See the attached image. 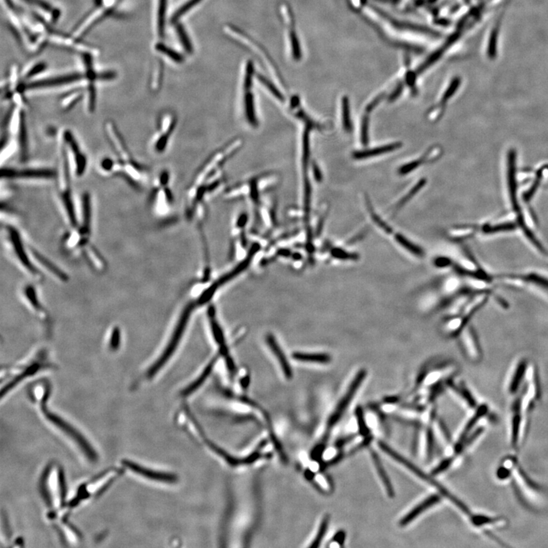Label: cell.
Wrapping results in <instances>:
<instances>
[{
    "label": "cell",
    "instance_id": "cell-1",
    "mask_svg": "<svg viewBox=\"0 0 548 548\" xmlns=\"http://www.w3.org/2000/svg\"><path fill=\"white\" fill-rule=\"evenodd\" d=\"M40 490L47 506L49 509L48 519L57 522L58 525L65 522L67 516L66 487L63 470L57 464H49L42 474L40 481Z\"/></svg>",
    "mask_w": 548,
    "mask_h": 548
},
{
    "label": "cell",
    "instance_id": "cell-2",
    "mask_svg": "<svg viewBox=\"0 0 548 548\" xmlns=\"http://www.w3.org/2000/svg\"><path fill=\"white\" fill-rule=\"evenodd\" d=\"M55 367L56 365L52 362L48 351L45 349H38L21 363L5 368V376H2V379L5 380V385L2 386L1 396L5 397V395L28 378Z\"/></svg>",
    "mask_w": 548,
    "mask_h": 548
},
{
    "label": "cell",
    "instance_id": "cell-3",
    "mask_svg": "<svg viewBox=\"0 0 548 548\" xmlns=\"http://www.w3.org/2000/svg\"><path fill=\"white\" fill-rule=\"evenodd\" d=\"M57 157L56 180L58 195L71 229H76L79 226V221L75 209L71 183V175L73 169L71 167L66 146L61 138L58 147Z\"/></svg>",
    "mask_w": 548,
    "mask_h": 548
},
{
    "label": "cell",
    "instance_id": "cell-4",
    "mask_svg": "<svg viewBox=\"0 0 548 548\" xmlns=\"http://www.w3.org/2000/svg\"><path fill=\"white\" fill-rule=\"evenodd\" d=\"M48 400H45L35 404L36 407L39 408L40 411L45 418L61 433H63L65 436H67L69 440H72L89 461H97V453L86 438H85L84 436L81 434L80 432L78 431L74 426L68 423L63 417H61L56 413H53L51 410H48Z\"/></svg>",
    "mask_w": 548,
    "mask_h": 548
},
{
    "label": "cell",
    "instance_id": "cell-5",
    "mask_svg": "<svg viewBox=\"0 0 548 548\" xmlns=\"http://www.w3.org/2000/svg\"><path fill=\"white\" fill-rule=\"evenodd\" d=\"M195 303L191 302L187 304L186 307L183 310L178 320V324L175 326L172 335L167 344L165 349L161 352V355L157 358L156 360L151 363L149 367L144 372V379L147 380H151L155 375L160 372L162 368L166 365L167 362L172 357L175 350L178 348V344L182 338L183 334L185 333L188 325V321L191 318L193 310L195 308Z\"/></svg>",
    "mask_w": 548,
    "mask_h": 548
},
{
    "label": "cell",
    "instance_id": "cell-6",
    "mask_svg": "<svg viewBox=\"0 0 548 548\" xmlns=\"http://www.w3.org/2000/svg\"><path fill=\"white\" fill-rule=\"evenodd\" d=\"M121 474V468H111L82 484L78 487L75 495L68 500L69 512L81 503L101 495Z\"/></svg>",
    "mask_w": 548,
    "mask_h": 548
},
{
    "label": "cell",
    "instance_id": "cell-7",
    "mask_svg": "<svg viewBox=\"0 0 548 548\" xmlns=\"http://www.w3.org/2000/svg\"><path fill=\"white\" fill-rule=\"evenodd\" d=\"M4 234L10 253L16 260L19 267L32 278L37 280L41 278L42 274L31 259L19 231L11 225H5L4 226Z\"/></svg>",
    "mask_w": 548,
    "mask_h": 548
},
{
    "label": "cell",
    "instance_id": "cell-8",
    "mask_svg": "<svg viewBox=\"0 0 548 548\" xmlns=\"http://www.w3.org/2000/svg\"><path fill=\"white\" fill-rule=\"evenodd\" d=\"M379 446L381 449H382L384 452L386 453L388 455L390 456L391 458H393L395 461H397L398 462L404 466L405 468H407L409 471L416 474L417 477L421 478L423 481L429 483V484H431V485L434 486L436 489L440 491L442 495L444 496L448 500L451 501L453 504H454L456 506L458 507L460 510L463 511L465 509L467 505H466L462 501L460 500L458 498H457L455 496L451 494L448 490H446L444 487H443V486L440 484V483L437 482L434 478H433V477L429 475V474H426L424 471H422L420 468H419L417 465H415L411 461H409L407 458H405L403 456L400 455L399 453L395 451L393 448L389 447L386 443H383V442H379Z\"/></svg>",
    "mask_w": 548,
    "mask_h": 548
},
{
    "label": "cell",
    "instance_id": "cell-9",
    "mask_svg": "<svg viewBox=\"0 0 548 548\" xmlns=\"http://www.w3.org/2000/svg\"><path fill=\"white\" fill-rule=\"evenodd\" d=\"M25 114L22 107L14 106L6 118L7 129L18 144V153L21 161L25 162L28 158V141L27 134Z\"/></svg>",
    "mask_w": 548,
    "mask_h": 548
},
{
    "label": "cell",
    "instance_id": "cell-10",
    "mask_svg": "<svg viewBox=\"0 0 548 548\" xmlns=\"http://www.w3.org/2000/svg\"><path fill=\"white\" fill-rule=\"evenodd\" d=\"M104 134L107 142L112 149L122 170L125 167L138 163L132 156L130 150L120 134L118 127L112 120H107L104 124Z\"/></svg>",
    "mask_w": 548,
    "mask_h": 548
},
{
    "label": "cell",
    "instance_id": "cell-11",
    "mask_svg": "<svg viewBox=\"0 0 548 548\" xmlns=\"http://www.w3.org/2000/svg\"><path fill=\"white\" fill-rule=\"evenodd\" d=\"M497 279L505 285L512 288H532L542 292L548 296V277L537 273L529 272L523 274H503L497 276Z\"/></svg>",
    "mask_w": 548,
    "mask_h": 548
},
{
    "label": "cell",
    "instance_id": "cell-12",
    "mask_svg": "<svg viewBox=\"0 0 548 548\" xmlns=\"http://www.w3.org/2000/svg\"><path fill=\"white\" fill-rule=\"evenodd\" d=\"M260 250V246L258 244H254L250 249V251H249V254L247 257H246L245 260H242L239 265L236 266L233 270L229 271V273H226L224 276H222L220 278L218 279L216 282L212 283V285L206 289L202 295L199 297V299H198V304L199 305H202V304H206V302L209 301L212 299V297L214 296L216 292L217 291L218 289L220 288L222 286L224 285L226 283H229L231 280L236 278V277L242 273V272L245 271L246 269L249 267L251 263L252 260H253V256L255 255L257 251Z\"/></svg>",
    "mask_w": 548,
    "mask_h": 548
},
{
    "label": "cell",
    "instance_id": "cell-13",
    "mask_svg": "<svg viewBox=\"0 0 548 548\" xmlns=\"http://www.w3.org/2000/svg\"><path fill=\"white\" fill-rule=\"evenodd\" d=\"M67 150L71 167L77 178L84 175L87 168V158L84 151L81 149L77 140L70 130L65 129L60 135Z\"/></svg>",
    "mask_w": 548,
    "mask_h": 548
},
{
    "label": "cell",
    "instance_id": "cell-14",
    "mask_svg": "<svg viewBox=\"0 0 548 548\" xmlns=\"http://www.w3.org/2000/svg\"><path fill=\"white\" fill-rule=\"evenodd\" d=\"M56 171L50 168H2V178L5 179H56Z\"/></svg>",
    "mask_w": 548,
    "mask_h": 548
},
{
    "label": "cell",
    "instance_id": "cell-15",
    "mask_svg": "<svg viewBox=\"0 0 548 548\" xmlns=\"http://www.w3.org/2000/svg\"><path fill=\"white\" fill-rule=\"evenodd\" d=\"M366 374H367V372L365 370L359 371L357 375H356L355 379L351 382L348 392L344 395V397L342 398L341 401L337 406L336 410H334V413H332L329 420H328V431H330L341 420L343 415L345 413L347 408L350 403L351 400H352L354 396L357 392L358 389L362 385V382L366 376Z\"/></svg>",
    "mask_w": 548,
    "mask_h": 548
},
{
    "label": "cell",
    "instance_id": "cell-16",
    "mask_svg": "<svg viewBox=\"0 0 548 548\" xmlns=\"http://www.w3.org/2000/svg\"><path fill=\"white\" fill-rule=\"evenodd\" d=\"M93 226V202L89 192H84L81 199L80 222L77 229H73L77 232L81 239L84 242L85 246L89 244Z\"/></svg>",
    "mask_w": 548,
    "mask_h": 548
},
{
    "label": "cell",
    "instance_id": "cell-17",
    "mask_svg": "<svg viewBox=\"0 0 548 548\" xmlns=\"http://www.w3.org/2000/svg\"><path fill=\"white\" fill-rule=\"evenodd\" d=\"M176 124V118L173 114L165 112L160 116L158 120V131L154 141V149L158 153H161L166 149L168 140Z\"/></svg>",
    "mask_w": 548,
    "mask_h": 548
},
{
    "label": "cell",
    "instance_id": "cell-18",
    "mask_svg": "<svg viewBox=\"0 0 548 548\" xmlns=\"http://www.w3.org/2000/svg\"><path fill=\"white\" fill-rule=\"evenodd\" d=\"M122 464L125 469L129 470L132 473L146 479L158 481V482L168 483V484H171L177 481V478L174 474L151 470L130 460H124L122 461Z\"/></svg>",
    "mask_w": 548,
    "mask_h": 548
},
{
    "label": "cell",
    "instance_id": "cell-19",
    "mask_svg": "<svg viewBox=\"0 0 548 548\" xmlns=\"http://www.w3.org/2000/svg\"><path fill=\"white\" fill-rule=\"evenodd\" d=\"M489 412V407L486 403L478 405V407L474 410V414L468 420V423H466L462 432L460 434L458 442L454 446V452L456 454H459L460 453L462 452L461 448H462L463 443L473 432L475 431L479 427L478 423L487 417Z\"/></svg>",
    "mask_w": 548,
    "mask_h": 548
},
{
    "label": "cell",
    "instance_id": "cell-20",
    "mask_svg": "<svg viewBox=\"0 0 548 548\" xmlns=\"http://www.w3.org/2000/svg\"><path fill=\"white\" fill-rule=\"evenodd\" d=\"M529 366L530 365L529 361L525 358L521 359L515 365V369L511 375L509 384L507 386L508 393L513 397L519 393L523 387L524 384L525 383V378L527 377L529 372Z\"/></svg>",
    "mask_w": 548,
    "mask_h": 548
},
{
    "label": "cell",
    "instance_id": "cell-21",
    "mask_svg": "<svg viewBox=\"0 0 548 548\" xmlns=\"http://www.w3.org/2000/svg\"><path fill=\"white\" fill-rule=\"evenodd\" d=\"M22 297L25 299L27 304L36 314L37 316L44 322H48V314L45 307L40 301L38 292L32 284L25 285L22 290Z\"/></svg>",
    "mask_w": 548,
    "mask_h": 548
},
{
    "label": "cell",
    "instance_id": "cell-22",
    "mask_svg": "<svg viewBox=\"0 0 548 548\" xmlns=\"http://www.w3.org/2000/svg\"><path fill=\"white\" fill-rule=\"evenodd\" d=\"M82 79H83V76H81L80 74H71L44 79V80L35 81V82H32V83H28V84L22 86V89H20V92H22L25 89L56 87V86L76 83V82L80 81Z\"/></svg>",
    "mask_w": 548,
    "mask_h": 548
},
{
    "label": "cell",
    "instance_id": "cell-23",
    "mask_svg": "<svg viewBox=\"0 0 548 548\" xmlns=\"http://www.w3.org/2000/svg\"><path fill=\"white\" fill-rule=\"evenodd\" d=\"M208 316H209L213 338H214L216 344L219 347V353L225 359H226V358L229 357L230 355H229V349H228L227 346H226V338H225L224 334H223V331H222L220 325L216 320L215 308L212 305L209 306V309H208Z\"/></svg>",
    "mask_w": 548,
    "mask_h": 548
},
{
    "label": "cell",
    "instance_id": "cell-24",
    "mask_svg": "<svg viewBox=\"0 0 548 548\" xmlns=\"http://www.w3.org/2000/svg\"><path fill=\"white\" fill-rule=\"evenodd\" d=\"M266 342H267L269 348L271 349L272 352L274 354V356H276L277 360H278L279 363H280V366H281L282 370H283V373L285 375L286 377H287V379H292V377H293V371H292L290 362H289L287 358L286 357L285 354H284L283 349H282L278 343H277L275 337L273 336L272 334H267V336H266Z\"/></svg>",
    "mask_w": 548,
    "mask_h": 548
},
{
    "label": "cell",
    "instance_id": "cell-25",
    "mask_svg": "<svg viewBox=\"0 0 548 548\" xmlns=\"http://www.w3.org/2000/svg\"><path fill=\"white\" fill-rule=\"evenodd\" d=\"M440 500H441V497L438 494L430 496L403 517L400 521V526L403 527L408 525L412 521L417 519V517L421 515L425 510L430 509V507L433 506L435 504L440 502Z\"/></svg>",
    "mask_w": 548,
    "mask_h": 548
},
{
    "label": "cell",
    "instance_id": "cell-26",
    "mask_svg": "<svg viewBox=\"0 0 548 548\" xmlns=\"http://www.w3.org/2000/svg\"><path fill=\"white\" fill-rule=\"evenodd\" d=\"M466 341H467L466 346H467L468 352H469L468 355L470 354V358L475 362L481 360L483 355L482 348L478 339V334L472 327H470L469 329L468 330Z\"/></svg>",
    "mask_w": 548,
    "mask_h": 548
},
{
    "label": "cell",
    "instance_id": "cell-27",
    "mask_svg": "<svg viewBox=\"0 0 548 548\" xmlns=\"http://www.w3.org/2000/svg\"><path fill=\"white\" fill-rule=\"evenodd\" d=\"M401 147L400 143H394V144H388L382 146L377 148L370 149L362 150V151H356L352 156L355 159H365L370 157L377 156L382 154L388 153L390 151H395Z\"/></svg>",
    "mask_w": 548,
    "mask_h": 548
},
{
    "label": "cell",
    "instance_id": "cell-28",
    "mask_svg": "<svg viewBox=\"0 0 548 548\" xmlns=\"http://www.w3.org/2000/svg\"><path fill=\"white\" fill-rule=\"evenodd\" d=\"M219 355H216V356L212 358L209 363L206 365L205 369L202 371V374L199 375L198 379L192 382L191 385H188V387L183 391L182 395L184 396H188V395H191V394L194 393L195 391L198 390L202 384L204 383L205 381L207 379L210 375L211 372H212V369L214 368L215 364H216V361H217Z\"/></svg>",
    "mask_w": 548,
    "mask_h": 548
},
{
    "label": "cell",
    "instance_id": "cell-29",
    "mask_svg": "<svg viewBox=\"0 0 548 548\" xmlns=\"http://www.w3.org/2000/svg\"><path fill=\"white\" fill-rule=\"evenodd\" d=\"M371 454H372L374 465H375L376 471H377L378 474H379L381 481H382L384 486H385V490H386L388 495L390 497H395V490H394L393 485H392V482H391L390 478H389L387 472L385 471V468H384L383 464H382L379 455H378L377 453L375 452V451H372Z\"/></svg>",
    "mask_w": 548,
    "mask_h": 548
},
{
    "label": "cell",
    "instance_id": "cell-30",
    "mask_svg": "<svg viewBox=\"0 0 548 548\" xmlns=\"http://www.w3.org/2000/svg\"><path fill=\"white\" fill-rule=\"evenodd\" d=\"M293 357L296 360L300 362H318V363H328L331 361L330 357L327 354L321 353H303V352H294Z\"/></svg>",
    "mask_w": 548,
    "mask_h": 548
},
{
    "label": "cell",
    "instance_id": "cell-31",
    "mask_svg": "<svg viewBox=\"0 0 548 548\" xmlns=\"http://www.w3.org/2000/svg\"><path fill=\"white\" fill-rule=\"evenodd\" d=\"M83 97V91H74L73 93H69L63 97L61 100V107L64 111H69L77 104Z\"/></svg>",
    "mask_w": 548,
    "mask_h": 548
},
{
    "label": "cell",
    "instance_id": "cell-32",
    "mask_svg": "<svg viewBox=\"0 0 548 548\" xmlns=\"http://www.w3.org/2000/svg\"><path fill=\"white\" fill-rule=\"evenodd\" d=\"M451 384V387H452L456 392H458L460 396L465 400L467 404H468L471 408L475 410V409L478 407V403H477V400H476L475 398L474 397V395L468 390V388L465 387L464 385H461L459 387H457L455 385H453V383Z\"/></svg>",
    "mask_w": 548,
    "mask_h": 548
},
{
    "label": "cell",
    "instance_id": "cell-33",
    "mask_svg": "<svg viewBox=\"0 0 548 548\" xmlns=\"http://www.w3.org/2000/svg\"><path fill=\"white\" fill-rule=\"evenodd\" d=\"M395 239L400 244V246H403L405 249H407L410 253L415 254L417 257H422L424 255V251L423 249H420L419 246H416L414 244L412 243L410 241L407 240L404 236H402L400 234H397L395 236Z\"/></svg>",
    "mask_w": 548,
    "mask_h": 548
},
{
    "label": "cell",
    "instance_id": "cell-34",
    "mask_svg": "<svg viewBox=\"0 0 548 548\" xmlns=\"http://www.w3.org/2000/svg\"><path fill=\"white\" fill-rule=\"evenodd\" d=\"M365 201H366V205H367L368 211H369V215H370L371 218H372L373 222H375V224L377 225L381 229H382L384 232H386L388 234H392V232H393L392 228H391L385 221L382 220V218H381L379 215L376 214V212L374 210L372 203H371L369 198H366V200Z\"/></svg>",
    "mask_w": 548,
    "mask_h": 548
},
{
    "label": "cell",
    "instance_id": "cell-35",
    "mask_svg": "<svg viewBox=\"0 0 548 548\" xmlns=\"http://www.w3.org/2000/svg\"><path fill=\"white\" fill-rule=\"evenodd\" d=\"M350 109H349V101L348 97H344L342 100V114L343 126L344 130L350 133L352 130V123L350 119Z\"/></svg>",
    "mask_w": 548,
    "mask_h": 548
},
{
    "label": "cell",
    "instance_id": "cell-36",
    "mask_svg": "<svg viewBox=\"0 0 548 548\" xmlns=\"http://www.w3.org/2000/svg\"><path fill=\"white\" fill-rule=\"evenodd\" d=\"M121 344V333L120 329L117 327H114L110 331V334L107 338V346L110 350L115 351L120 348Z\"/></svg>",
    "mask_w": 548,
    "mask_h": 548
},
{
    "label": "cell",
    "instance_id": "cell-37",
    "mask_svg": "<svg viewBox=\"0 0 548 548\" xmlns=\"http://www.w3.org/2000/svg\"><path fill=\"white\" fill-rule=\"evenodd\" d=\"M426 179H424V178L420 180V181H419L417 183V185H415L414 187H413V188H411V190L409 191V193H407V195H406V196L403 197V198H402V199H400V201H399V203L396 205V207L395 208H396V209H400V208H401L402 206H403V205L406 204V203H407V202H408V201L410 200V199H412V198H413V197L415 196V195H417V193H418L419 191H420V190H421L422 188L424 187V185H426Z\"/></svg>",
    "mask_w": 548,
    "mask_h": 548
},
{
    "label": "cell",
    "instance_id": "cell-38",
    "mask_svg": "<svg viewBox=\"0 0 548 548\" xmlns=\"http://www.w3.org/2000/svg\"><path fill=\"white\" fill-rule=\"evenodd\" d=\"M167 2L168 0H159L158 12V32L160 36H163L165 28V15H166Z\"/></svg>",
    "mask_w": 548,
    "mask_h": 548
},
{
    "label": "cell",
    "instance_id": "cell-39",
    "mask_svg": "<svg viewBox=\"0 0 548 548\" xmlns=\"http://www.w3.org/2000/svg\"><path fill=\"white\" fill-rule=\"evenodd\" d=\"M155 49L158 52L163 53L165 56H168V58L175 61L176 63H182L183 60H184V57L180 53L168 48V47L165 46L163 44H157Z\"/></svg>",
    "mask_w": 548,
    "mask_h": 548
},
{
    "label": "cell",
    "instance_id": "cell-40",
    "mask_svg": "<svg viewBox=\"0 0 548 548\" xmlns=\"http://www.w3.org/2000/svg\"><path fill=\"white\" fill-rule=\"evenodd\" d=\"M330 519L328 516L325 517L321 522V525H320L319 530H318V534H317L315 539L313 541L312 545H311V548H318L321 544V541L324 539V535L326 534L327 530H328V525H329Z\"/></svg>",
    "mask_w": 548,
    "mask_h": 548
},
{
    "label": "cell",
    "instance_id": "cell-41",
    "mask_svg": "<svg viewBox=\"0 0 548 548\" xmlns=\"http://www.w3.org/2000/svg\"><path fill=\"white\" fill-rule=\"evenodd\" d=\"M290 45H291L292 53H293V58L297 59V60L301 59V47H300L299 41L298 37H297L295 32H290Z\"/></svg>",
    "mask_w": 548,
    "mask_h": 548
},
{
    "label": "cell",
    "instance_id": "cell-42",
    "mask_svg": "<svg viewBox=\"0 0 548 548\" xmlns=\"http://www.w3.org/2000/svg\"><path fill=\"white\" fill-rule=\"evenodd\" d=\"M426 158H425L424 155H423L422 158H420L417 160H415V161H411L410 163L406 164V165L400 167V169H399V174L401 175H407V174L412 172L413 170L420 166L422 164L426 163Z\"/></svg>",
    "mask_w": 548,
    "mask_h": 548
},
{
    "label": "cell",
    "instance_id": "cell-43",
    "mask_svg": "<svg viewBox=\"0 0 548 548\" xmlns=\"http://www.w3.org/2000/svg\"><path fill=\"white\" fill-rule=\"evenodd\" d=\"M356 419H357L358 427H359V433L362 436H367L369 434V430L368 428L367 425L365 423V417L363 416V412H362V408L361 407H357L356 410Z\"/></svg>",
    "mask_w": 548,
    "mask_h": 548
},
{
    "label": "cell",
    "instance_id": "cell-44",
    "mask_svg": "<svg viewBox=\"0 0 548 548\" xmlns=\"http://www.w3.org/2000/svg\"><path fill=\"white\" fill-rule=\"evenodd\" d=\"M331 254L333 257L340 260H356L359 258L356 253H349L344 249H338V248L331 250Z\"/></svg>",
    "mask_w": 548,
    "mask_h": 548
},
{
    "label": "cell",
    "instance_id": "cell-45",
    "mask_svg": "<svg viewBox=\"0 0 548 548\" xmlns=\"http://www.w3.org/2000/svg\"><path fill=\"white\" fill-rule=\"evenodd\" d=\"M177 31H178V36H179L180 40H181V44L183 46L186 50L188 53H191L193 51V47L191 45L190 38H188V34L185 32V28L181 25H178L177 28Z\"/></svg>",
    "mask_w": 548,
    "mask_h": 548
},
{
    "label": "cell",
    "instance_id": "cell-46",
    "mask_svg": "<svg viewBox=\"0 0 548 548\" xmlns=\"http://www.w3.org/2000/svg\"><path fill=\"white\" fill-rule=\"evenodd\" d=\"M201 1H202V0H190V1L187 2L185 4V5H182V7H181V8H180L177 11L176 13L174 15L172 20H173V21H177V20H178V18H180V17H181L182 16V15H185V14L187 13V12H188L189 10H191V8H194L195 5H198V4L199 3V2H200Z\"/></svg>",
    "mask_w": 548,
    "mask_h": 548
},
{
    "label": "cell",
    "instance_id": "cell-47",
    "mask_svg": "<svg viewBox=\"0 0 548 548\" xmlns=\"http://www.w3.org/2000/svg\"><path fill=\"white\" fill-rule=\"evenodd\" d=\"M454 459V457H449V458L443 460L438 466H436V468L433 469V471H432V474L437 475V474H441V473L446 471V470H448L452 464Z\"/></svg>",
    "mask_w": 548,
    "mask_h": 548
},
{
    "label": "cell",
    "instance_id": "cell-48",
    "mask_svg": "<svg viewBox=\"0 0 548 548\" xmlns=\"http://www.w3.org/2000/svg\"><path fill=\"white\" fill-rule=\"evenodd\" d=\"M361 141L363 145H367L369 143V118L365 116L361 125Z\"/></svg>",
    "mask_w": 548,
    "mask_h": 548
},
{
    "label": "cell",
    "instance_id": "cell-49",
    "mask_svg": "<svg viewBox=\"0 0 548 548\" xmlns=\"http://www.w3.org/2000/svg\"><path fill=\"white\" fill-rule=\"evenodd\" d=\"M258 79L259 80H260V82H261V83H263V84L264 85V86H265L266 87H267V89H268L269 90H270V92H271V93H273V94L277 98V99H280V100H283V95L280 93V91H279L278 89H277V88L275 87V86H273V83H270V81H269L268 79H266L264 76H260V75H259Z\"/></svg>",
    "mask_w": 548,
    "mask_h": 548
},
{
    "label": "cell",
    "instance_id": "cell-50",
    "mask_svg": "<svg viewBox=\"0 0 548 548\" xmlns=\"http://www.w3.org/2000/svg\"><path fill=\"white\" fill-rule=\"evenodd\" d=\"M442 151L440 147H433V148L430 149L424 155L426 163H428V162H433V161H436V159H438Z\"/></svg>",
    "mask_w": 548,
    "mask_h": 548
},
{
    "label": "cell",
    "instance_id": "cell-51",
    "mask_svg": "<svg viewBox=\"0 0 548 548\" xmlns=\"http://www.w3.org/2000/svg\"><path fill=\"white\" fill-rule=\"evenodd\" d=\"M426 443H427V458L429 459L432 458L433 453V447H434V438H433V430L428 429L427 436H426Z\"/></svg>",
    "mask_w": 548,
    "mask_h": 548
},
{
    "label": "cell",
    "instance_id": "cell-52",
    "mask_svg": "<svg viewBox=\"0 0 548 548\" xmlns=\"http://www.w3.org/2000/svg\"><path fill=\"white\" fill-rule=\"evenodd\" d=\"M458 86H459V80H458V79H454L452 83H451V84L450 85L449 87L448 88V89L446 90V93H445L444 96H443L442 101H443V102H446V100H448V99L453 96L456 89H458Z\"/></svg>",
    "mask_w": 548,
    "mask_h": 548
},
{
    "label": "cell",
    "instance_id": "cell-53",
    "mask_svg": "<svg viewBox=\"0 0 548 548\" xmlns=\"http://www.w3.org/2000/svg\"><path fill=\"white\" fill-rule=\"evenodd\" d=\"M45 69H46V65L45 63H38L28 71L25 76H26L27 79H29V78L33 77V76L42 73Z\"/></svg>",
    "mask_w": 548,
    "mask_h": 548
},
{
    "label": "cell",
    "instance_id": "cell-54",
    "mask_svg": "<svg viewBox=\"0 0 548 548\" xmlns=\"http://www.w3.org/2000/svg\"><path fill=\"white\" fill-rule=\"evenodd\" d=\"M443 107H441V106H437V107H434V108L432 109L430 112H429V119H430V120H433V121L438 120V119L441 117L442 114H443Z\"/></svg>",
    "mask_w": 548,
    "mask_h": 548
},
{
    "label": "cell",
    "instance_id": "cell-55",
    "mask_svg": "<svg viewBox=\"0 0 548 548\" xmlns=\"http://www.w3.org/2000/svg\"><path fill=\"white\" fill-rule=\"evenodd\" d=\"M24 1L28 2V3L32 4V5H36L37 6L42 8V9L45 10V11L51 10V7H50V4L45 2L43 0H24Z\"/></svg>",
    "mask_w": 548,
    "mask_h": 548
},
{
    "label": "cell",
    "instance_id": "cell-56",
    "mask_svg": "<svg viewBox=\"0 0 548 548\" xmlns=\"http://www.w3.org/2000/svg\"><path fill=\"white\" fill-rule=\"evenodd\" d=\"M451 260L448 257H439L435 260V264L436 267H447L451 265Z\"/></svg>",
    "mask_w": 548,
    "mask_h": 548
},
{
    "label": "cell",
    "instance_id": "cell-57",
    "mask_svg": "<svg viewBox=\"0 0 548 548\" xmlns=\"http://www.w3.org/2000/svg\"><path fill=\"white\" fill-rule=\"evenodd\" d=\"M382 99H383V96H382H382H379V97L375 98V99L372 100V102L368 104L367 107H366V111H367V112H371V111L381 102V100H382Z\"/></svg>",
    "mask_w": 548,
    "mask_h": 548
},
{
    "label": "cell",
    "instance_id": "cell-58",
    "mask_svg": "<svg viewBox=\"0 0 548 548\" xmlns=\"http://www.w3.org/2000/svg\"><path fill=\"white\" fill-rule=\"evenodd\" d=\"M345 538H346L345 532L341 531V532H338V533L335 535V536H334V542L338 543L340 546H341V545L344 544Z\"/></svg>",
    "mask_w": 548,
    "mask_h": 548
},
{
    "label": "cell",
    "instance_id": "cell-59",
    "mask_svg": "<svg viewBox=\"0 0 548 548\" xmlns=\"http://www.w3.org/2000/svg\"><path fill=\"white\" fill-rule=\"evenodd\" d=\"M402 90H403V87H402L401 85H400V86H399V87L397 88V89H396V90H395V92L392 93V96H391V97L389 98V100L392 101V100H396V99H397L399 97V96H400V93H401Z\"/></svg>",
    "mask_w": 548,
    "mask_h": 548
},
{
    "label": "cell",
    "instance_id": "cell-60",
    "mask_svg": "<svg viewBox=\"0 0 548 548\" xmlns=\"http://www.w3.org/2000/svg\"><path fill=\"white\" fill-rule=\"evenodd\" d=\"M313 170H314V178H315L316 181H321L322 179V175H321V172L319 168L315 164L313 165Z\"/></svg>",
    "mask_w": 548,
    "mask_h": 548
}]
</instances>
